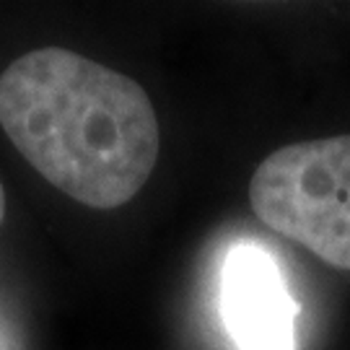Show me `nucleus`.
Wrapping results in <instances>:
<instances>
[{"mask_svg":"<svg viewBox=\"0 0 350 350\" xmlns=\"http://www.w3.org/2000/svg\"><path fill=\"white\" fill-rule=\"evenodd\" d=\"M250 202L265 226L350 270V135L270 153L252 176Z\"/></svg>","mask_w":350,"mask_h":350,"instance_id":"f03ea898","label":"nucleus"},{"mask_svg":"<svg viewBox=\"0 0 350 350\" xmlns=\"http://www.w3.org/2000/svg\"><path fill=\"white\" fill-rule=\"evenodd\" d=\"M221 317L239 350H296L299 306L270 252L241 241L221 267Z\"/></svg>","mask_w":350,"mask_h":350,"instance_id":"7ed1b4c3","label":"nucleus"},{"mask_svg":"<svg viewBox=\"0 0 350 350\" xmlns=\"http://www.w3.org/2000/svg\"><path fill=\"white\" fill-rule=\"evenodd\" d=\"M5 218V192H3V185H0V224Z\"/></svg>","mask_w":350,"mask_h":350,"instance_id":"20e7f679","label":"nucleus"},{"mask_svg":"<svg viewBox=\"0 0 350 350\" xmlns=\"http://www.w3.org/2000/svg\"><path fill=\"white\" fill-rule=\"evenodd\" d=\"M0 125L68 198L109 211L135 198L159 159V120L127 75L47 47L0 75Z\"/></svg>","mask_w":350,"mask_h":350,"instance_id":"f257e3e1","label":"nucleus"}]
</instances>
